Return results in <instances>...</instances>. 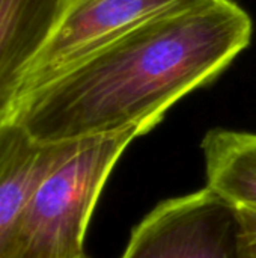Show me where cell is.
<instances>
[{"label":"cell","mask_w":256,"mask_h":258,"mask_svg":"<svg viewBox=\"0 0 256 258\" xmlns=\"http://www.w3.org/2000/svg\"><path fill=\"white\" fill-rule=\"evenodd\" d=\"M69 144L36 142L14 122L0 130V258H17L27 203Z\"/></svg>","instance_id":"cell-6"},{"label":"cell","mask_w":256,"mask_h":258,"mask_svg":"<svg viewBox=\"0 0 256 258\" xmlns=\"http://www.w3.org/2000/svg\"><path fill=\"white\" fill-rule=\"evenodd\" d=\"M202 150L207 189L234 210L256 213V133L213 128Z\"/></svg>","instance_id":"cell-7"},{"label":"cell","mask_w":256,"mask_h":258,"mask_svg":"<svg viewBox=\"0 0 256 258\" xmlns=\"http://www.w3.org/2000/svg\"><path fill=\"white\" fill-rule=\"evenodd\" d=\"M205 2L210 0H65L48 41L29 71L23 100L137 26Z\"/></svg>","instance_id":"cell-3"},{"label":"cell","mask_w":256,"mask_h":258,"mask_svg":"<svg viewBox=\"0 0 256 258\" xmlns=\"http://www.w3.org/2000/svg\"><path fill=\"white\" fill-rule=\"evenodd\" d=\"M237 258H256V213L235 210Z\"/></svg>","instance_id":"cell-8"},{"label":"cell","mask_w":256,"mask_h":258,"mask_svg":"<svg viewBox=\"0 0 256 258\" xmlns=\"http://www.w3.org/2000/svg\"><path fill=\"white\" fill-rule=\"evenodd\" d=\"M81 258H89V257H88V255H83V257H81Z\"/></svg>","instance_id":"cell-9"},{"label":"cell","mask_w":256,"mask_h":258,"mask_svg":"<svg viewBox=\"0 0 256 258\" xmlns=\"http://www.w3.org/2000/svg\"><path fill=\"white\" fill-rule=\"evenodd\" d=\"M65 0H0V130L23 101L29 71L48 41Z\"/></svg>","instance_id":"cell-5"},{"label":"cell","mask_w":256,"mask_h":258,"mask_svg":"<svg viewBox=\"0 0 256 258\" xmlns=\"http://www.w3.org/2000/svg\"><path fill=\"white\" fill-rule=\"evenodd\" d=\"M145 132L71 139L65 156L33 190L21 222L17 258H81L101 190L127 147Z\"/></svg>","instance_id":"cell-2"},{"label":"cell","mask_w":256,"mask_h":258,"mask_svg":"<svg viewBox=\"0 0 256 258\" xmlns=\"http://www.w3.org/2000/svg\"><path fill=\"white\" fill-rule=\"evenodd\" d=\"M121 258H237L235 210L210 189L160 203Z\"/></svg>","instance_id":"cell-4"},{"label":"cell","mask_w":256,"mask_h":258,"mask_svg":"<svg viewBox=\"0 0 256 258\" xmlns=\"http://www.w3.org/2000/svg\"><path fill=\"white\" fill-rule=\"evenodd\" d=\"M252 32L234 0L157 17L29 94L12 122L42 144L133 127L148 133L178 100L220 76Z\"/></svg>","instance_id":"cell-1"}]
</instances>
